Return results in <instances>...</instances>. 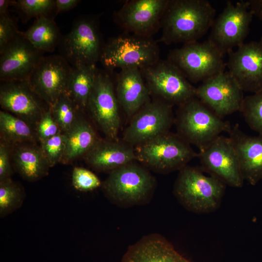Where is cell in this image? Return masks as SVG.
<instances>
[{"label":"cell","mask_w":262,"mask_h":262,"mask_svg":"<svg viewBox=\"0 0 262 262\" xmlns=\"http://www.w3.org/2000/svg\"><path fill=\"white\" fill-rule=\"evenodd\" d=\"M215 9L206 0H170L161 22L160 41L166 45L197 41L211 28Z\"/></svg>","instance_id":"1"},{"label":"cell","mask_w":262,"mask_h":262,"mask_svg":"<svg viewBox=\"0 0 262 262\" xmlns=\"http://www.w3.org/2000/svg\"><path fill=\"white\" fill-rule=\"evenodd\" d=\"M101 186L110 202L128 208L149 203L157 182L149 169L135 161L110 172Z\"/></svg>","instance_id":"2"},{"label":"cell","mask_w":262,"mask_h":262,"mask_svg":"<svg viewBox=\"0 0 262 262\" xmlns=\"http://www.w3.org/2000/svg\"><path fill=\"white\" fill-rule=\"evenodd\" d=\"M204 172L201 167L187 165L179 170L173 187L174 195L180 204L196 213L217 210L226 190L224 182Z\"/></svg>","instance_id":"3"},{"label":"cell","mask_w":262,"mask_h":262,"mask_svg":"<svg viewBox=\"0 0 262 262\" xmlns=\"http://www.w3.org/2000/svg\"><path fill=\"white\" fill-rule=\"evenodd\" d=\"M174 123L176 133L199 151L231 127L196 97L178 106Z\"/></svg>","instance_id":"4"},{"label":"cell","mask_w":262,"mask_h":262,"mask_svg":"<svg viewBox=\"0 0 262 262\" xmlns=\"http://www.w3.org/2000/svg\"><path fill=\"white\" fill-rule=\"evenodd\" d=\"M134 151L136 161L161 174L180 170L198 154L177 133L170 131L135 146Z\"/></svg>","instance_id":"5"},{"label":"cell","mask_w":262,"mask_h":262,"mask_svg":"<svg viewBox=\"0 0 262 262\" xmlns=\"http://www.w3.org/2000/svg\"><path fill=\"white\" fill-rule=\"evenodd\" d=\"M159 55L158 45L151 37L120 35L111 38L103 46L99 60L109 70L132 67L141 69L159 61Z\"/></svg>","instance_id":"6"},{"label":"cell","mask_w":262,"mask_h":262,"mask_svg":"<svg viewBox=\"0 0 262 262\" xmlns=\"http://www.w3.org/2000/svg\"><path fill=\"white\" fill-rule=\"evenodd\" d=\"M224 55L208 39L184 44L170 51L167 60L191 82H203L225 71Z\"/></svg>","instance_id":"7"},{"label":"cell","mask_w":262,"mask_h":262,"mask_svg":"<svg viewBox=\"0 0 262 262\" xmlns=\"http://www.w3.org/2000/svg\"><path fill=\"white\" fill-rule=\"evenodd\" d=\"M150 96L173 106L196 97V87L168 60H159L140 69Z\"/></svg>","instance_id":"8"},{"label":"cell","mask_w":262,"mask_h":262,"mask_svg":"<svg viewBox=\"0 0 262 262\" xmlns=\"http://www.w3.org/2000/svg\"><path fill=\"white\" fill-rule=\"evenodd\" d=\"M253 15L248 0L227 2L215 18L208 39L224 55L244 43Z\"/></svg>","instance_id":"9"},{"label":"cell","mask_w":262,"mask_h":262,"mask_svg":"<svg viewBox=\"0 0 262 262\" xmlns=\"http://www.w3.org/2000/svg\"><path fill=\"white\" fill-rule=\"evenodd\" d=\"M172 107L161 100L151 99L131 118L121 139L135 147L169 131L175 120Z\"/></svg>","instance_id":"10"},{"label":"cell","mask_w":262,"mask_h":262,"mask_svg":"<svg viewBox=\"0 0 262 262\" xmlns=\"http://www.w3.org/2000/svg\"><path fill=\"white\" fill-rule=\"evenodd\" d=\"M120 108L110 76L98 69L86 109L107 139H119Z\"/></svg>","instance_id":"11"},{"label":"cell","mask_w":262,"mask_h":262,"mask_svg":"<svg viewBox=\"0 0 262 262\" xmlns=\"http://www.w3.org/2000/svg\"><path fill=\"white\" fill-rule=\"evenodd\" d=\"M59 46L61 56L72 66L96 65L103 46L95 20L88 17L76 19Z\"/></svg>","instance_id":"12"},{"label":"cell","mask_w":262,"mask_h":262,"mask_svg":"<svg viewBox=\"0 0 262 262\" xmlns=\"http://www.w3.org/2000/svg\"><path fill=\"white\" fill-rule=\"evenodd\" d=\"M201 168L226 185L240 188L244 183L237 156L229 137L219 135L201 150L197 157Z\"/></svg>","instance_id":"13"},{"label":"cell","mask_w":262,"mask_h":262,"mask_svg":"<svg viewBox=\"0 0 262 262\" xmlns=\"http://www.w3.org/2000/svg\"><path fill=\"white\" fill-rule=\"evenodd\" d=\"M170 0L126 1L115 14L116 22L125 31L151 37L161 27Z\"/></svg>","instance_id":"14"},{"label":"cell","mask_w":262,"mask_h":262,"mask_svg":"<svg viewBox=\"0 0 262 262\" xmlns=\"http://www.w3.org/2000/svg\"><path fill=\"white\" fill-rule=\"evenodd\" d=\"M196 97L221 118L240 111L244 92L228 71L205 80L196 87Z\"/></svg>","instance_id":"15"},{"label":"cell","mask_w":262,"mask_h":262,"mask_svg":"<svg viewBox=\"0 0 262 262\" xmlns=\"http://www.w3.org/2000/svg\"><path fill=\"white\" fill-rule=\"evenodd\" d=\"M71 69L61 55L43 56L28 82L33 90L51 107L63 94L66 93Z\"/></svg>","instance_id":"16"},{"label":"cell","mask_w":262,"mask_h":262,"mask_svg":"<svg viewBox=\"0 0 262 262\" xmlns=\"http://www.w3.org/2000/svg\"><path fill=\"white\" fill-rule=\"evenodd\" d=\"M228 55V71L243 92L262 91V42L244 43Z\"/></svg>","instance_id":"17"},{"label":"cell","mask_w":262,"mask_h":262,"mask_svg":"<svg viewBox=\"0 0 262 262\" xmlns=\"http://www.w3.org/2000/svg\"><path fill=\"white\" fill-rule=\"evenodd\" d=\"M1 108L35 128L43 114L49 108L31 88L28 81L1 82Z\"/></svg>","instance_id":"18"},{"label":"cell","mask_w":262,"mask_h":262,"mask_svg":"<svg viewBox=\"0 0 262 262\" xmlns=\"http://www.w3.org/2000/svg\"><path fill=\"white\" fill-rule=\"evenodd\" d=\"M43 53L19 32L0 51V82L28 81Z\"/></svg>","instance_id":"19"},{"label":"cell","mask_w":262,"mask_h":262,"mask_svg":"<svg viewBox=\"0 0 262 262\" xmlns=\"http://www.w3.org/2000/svg\"><path fill=\"white\" fill-rule=\"evenodd\" d=\"M236 152L244 180L252 185L262 180V135H249L238 124L228 132Z\"/></svg>","instance_id":"20"},{"label":"cell","mask_w":262,"mask_h":262,"mask_svg":"<svg viewBox=\"0 0 262 262\" xmlns=\"http://www.w3.org/2000/svg\"><path fill=\"white\" fill-rule=\"evenodd\" d=\"M121 262H192L162 235L152 233L130 245Z\"/></svg>","instance_id":"21"},{"label":"cell","mask_w":262,"mask_h":262,"mask_svg":"<svg viewBox=\"0 0 262 262\" xmlns=\"http://www.w3.org/2000/svg\"><path fill=\"white\" fill-rule=\"evenodd\" d=\"M83 157L86 163L93 169L109 173L136 161L134 147L122 139L99 138Z\"/></svg>","instance_id":"22"},{"label":"cell","mask_w":262,"mask_h":262,"mask_svg":"<svg viewBox=\"0 0 262 262\" xmlns=\"http://www.w3.org/2000/svg\"><path fill=\"white\" fill-rule=\"evenodd\" d=\"M120 107L130 119L150 100V94L140 69H121L115 88Z\"/></svg>","instance_id":"23"},{"label":"cell","mask_w":262,"mask_h":262,"mask_svg":"<svg viewBox=\"0 0 262 262\" xmlns=\"http://www.w3.org/2000/svg\"><path fill=\"white\" fill-rule=\"evenodd\" d=\"M12 149L13 164L24 179L35 181L48 174L50 166L40 147L25 144L12 147Z\"/></svg>","instance_id":"24"},{"label":"cell","mask_w":262,"mask_h":262,"mask_svg":"<svg viewBox=\"0 0 262 262\" xmlns=\"http://www.w3.org/2000/svg\"><path fill=\"white\" fill-rule=\"evenodd\" d=\"M64 133L66 146L61 162L63 164H68L80 156H84L99 139L92 125L80 116L72 128Z\"/></svg>","instance_id":"25"},{"label":"cell","mask_w":262,"mask_h":262,"mask_svg":"<svg viewBox=\"0 0 262 262\" xmlns=\"http://www.w3.org/2000/svg\"><path fill=\"white\" fill-rule=\"evenodd\" d=\"M97 68L96 65L71 66L66 93L77 106L86 109L88 98L93 88Z\"/></svg>","instance_id":"26"},{"label":"cell","mask_w":262,"mask_h":262,"mask_svg":"<svg viewBox=\"0 0 262 262\" xmlns=\"http://www.w3.org/2000/svg\"><path fill=\"white\" fill-rule=\"evenodd\" d=\"M0 141L14 147L33 143L37 139L33 127L22 119L4 111L0 112Z\"/></svg>","instance_id":"27"},{"label":"cell","mask_w":262,"mask_h":262,"mask_svg":"<svg viewBox=\"0 0 262 262\" xmlns=\"http://www.w3.org/2000/svg\"><path fill=\"white\" fill-rule=\"evenodd\" d=\"M23 33L28 41L42 53L54 51L62 38L54 20L45 16L36 18L33 24Z\"/></svg>","instance_id":"28"},{"label":"cell","mask_w":262,"mask_h":262,"mask_svg":"<svg viewBox=\"0 0 262 262\" xmlns=\"http://www.w3.org/2000/svg\"><path fill=\"white\" fill-rule=\"evenodd\" d=\"M50 107L52 116L63 133L72 128L79 117V112L82 110L66 93L61 95Z\"/></svg>","instance_id":"29"},{"label":"cell","mask_w":262,"mask_h":262,"mask_svg":"<svg viewBox=\"0 0 262 262\" xmlns=\"http://www.w3.org/2000/svg\"><path fill=\"white\" fill-rule=\"evenodd\" d=\"M25 193L11 178L0 181V217H4L22 205Z\"/></svg>","instance_id":"30"},{"label":"cell","mask_w":262,"mask_h":262,"mask_svg":"<svg viewBox=\"0 0 262 262\" xmlns=\"http://www.w3.org/2000/svg\"><path fill=\"white\" fill-rule=\"evenodd\" d=\"M240 112L249 128L262 135V91L245 97Z\"/></svg>","instance_id":"31"},{"label":"cell","mask_w":262,"mask_h":262,"mask_svg":"<svg viewBox=\"0 0 262 262\" xmlns=\"http://www.w3.org/2000/svg\"><path fill=\"white\" fill-rule=\"evenodd\" d=\"M40 148L49 166L51 167L61 163L66 146L65 133L60 132L57 135L40 143Z\"/></svg>","instance_id":"32"},{"label":"cell","mask_w":262,"mask_h":262,"mask_svg":"<svg viewBox=\"0 0 262 262\" xmlns=\"http://www.w3.org/2000/svg\"><path fill=\"white\" fill-rule=\"evenodd\" d=\"M16 5L20 11L28 17L36 18L48 15L56 9L55 0H19Z\"/></svg>","instance_id":"33"},{"label":"cell","mask_w":262,"mask_h":262,"mask_svg":"<svg viewBox=\"0 0 262 262\" xmlns=\"http://www.w3.org/2000/svg\"><path fill=\"white\" fill-rule=\"evenodd\" d=\"M71 179L75 189L82 192L93 191L102 185L100 180L96 175L82 167L74 168Z\"/></svg>","instance_id":"34"},{"label":"cell","mask_w":262,"mask_h":262,"mask_svg":"<svg viewBox=\"0 0 262 262\" xmlns=\"http://www.w3.org/2000/svg\"><path fill=\"white\" fill-rule=\"evenodd\" d=\"M35 131L40 143L62 132L52 116L50 107L42 115Z\"/></svg>","instance_id":"35"},{"label":"cell","mask_w":262,"mask_h":262,"mask_svg":"<svg viewBox=\"0 0 262 262\" xmlns=\"http://www.w3.org/2000/svg\"><path fill=\"white\" fill-rule=\"evenodd\" d=\"M19 32L9 14L0 15V51Z\"/></svg>","instance_id":"36"},{"label":"cell","mask_w":262,"mask_h":262,"mask_svg":"<svg viewBox=\"0 0 262 262\" xmlns=\"http://www.w3.org/2000/svg\"><path fill=\"white\" fill-rule=\"evenodd\" d=\"M12 147L0 141V181L11 178L13 170L11 163Z\"/></svg>","instance_id":"37"},{"label":"cell","mask_w":262,"mask_h":262,"mask_svg":"<svg viewBox=\"0 0 262 262\" xmlns=\"http://www.w3.org/2000/svg\"><path fill=\"white\" fill-rule=\"evenodd\" d=\"M79 2L78 0H56V13L68 11L75 7Z\"/></svg>","instance_id":"38"},{"label":"cell","mask_w":262,"mask_h":262,"mask_svg":"<svg viewBox=\"0 0 262 262\" xmlns=\"http://www.w3.org/2000/svg\"><path fill=\"white\" fill-rule=\"evenodd\" d=\"M249 8L253 15L262 21V0H250Z\"/></svg>","instance_id":"39"},{"label":"cell","mask_w":262,"mask_h":262,"mask_svg":"<svg viewBox=\"0 0 262 262\" xmlns=\"http://www.w3.org/2000/svg\"><path fill=\"white\" fill-rule=\"evenodd\" d=\"M16 1L9 0H0V15L8 14V7L11 4H15Z\"/></svg>","instance_id":"40"},{"label":"cell","mask_w":262,"mask_h":262,"mask_svg":"<svg viewBox=\"0 0 262 262\" xmlns=\"http://www.w3.org/2000/svg\"><path fill=\"white\" fill-rule=\"evenodd\" d=\"M260 41L262 42V36L261 37V39H260Z\"/></svg>","instance_id":"41"}]
</instances>
